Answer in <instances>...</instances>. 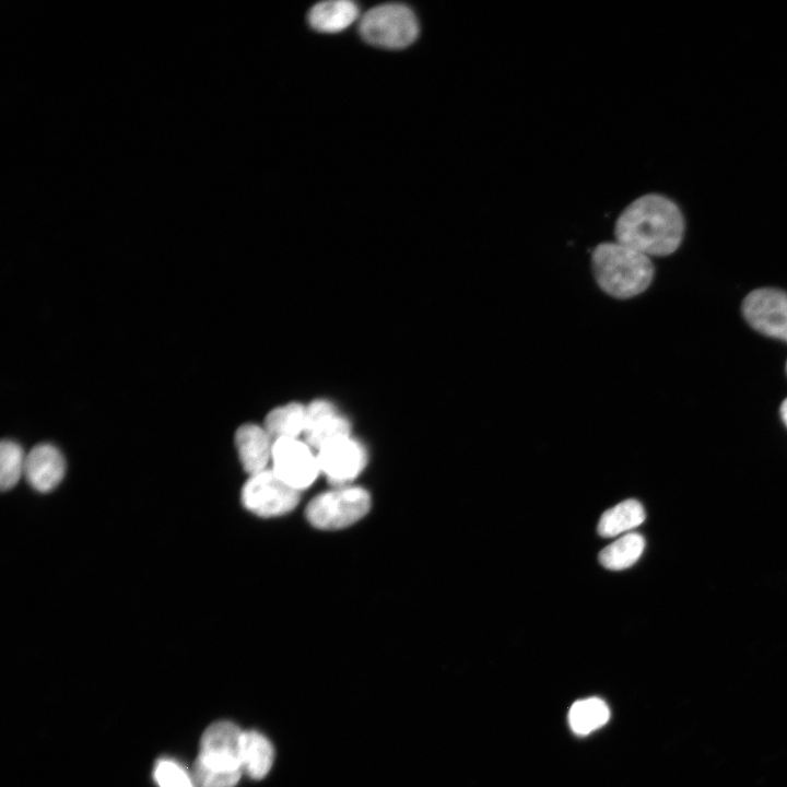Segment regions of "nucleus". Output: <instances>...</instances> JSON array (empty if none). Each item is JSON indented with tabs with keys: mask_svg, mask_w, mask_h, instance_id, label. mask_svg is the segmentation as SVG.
I'll return each instance as SVG.
<instances>
[{
	"mask_svg": "<svg viewBox=\"0 0 787 787\" xmlns=\"http://www.w3.org/2000/svg\"><path fill=\"white\" fill-rule=\"evenodd\" d=\"M684 232L678 205L661 195L632 201L614 224L615 240L650 256H667L679 247Z\"/></svg>",
	"mask_w": 787,
	"mask_h": 787,
	"instance_id": "1",
	"label": "nucleus"
},
{
	"mask_svg": "<svg viewBox=\"0 0 787 787\" xmlns=\"http://www.w3.org/2000/svg\"><path fill=\"white\" fill-rule=\"evenodd\" d=\"M591 267L599 287L615 298H631L643 293L654 278L648 256L616 240L597 245Z\"/></svg>",
	"mask_w": 787,
	"mask_h": 787,
	"instance_id": "2",
	"label": "nucleus"
},
{
	"mask_svg": "<svg viewBox=\"0 0 787 787\" xmlns=\"http://www.w3.org/2000/svg\"><path fill=\"white\" fill-rule=\"evenodd\" d=\"M360 34L371 45L401 49L416 39L419 23L407 5L386 3L372 8L362 16Z\"/></svg>",
	"mask_w": 787,
	"mask_h": 787,
	"instance_id": "3",
	"label": "nucleus"
},
{
	"mask_svg": "<svg viewBox=\"0 0 787 787\" xmlns=\"http://www.w3.org/2000/svg\"><path fill=\"white\" fill-rule=\"evenodd\" d=\"M369 507L367 491L359 486H339L314 497L306 507V518L319 529H341L361 519Z\"/></svg>",
	"mask_w": 787,
	"mask_h": 787,
	"instance_id": "4",
	"label": "nucleus"
},
{
	"mask_svg": "<svg viewBox=\"0 0 787 787\" xmlns=\"http://www.w3.org/2000/svg\"><path fill=\"white\" fill-rule=\"evenodd\" d=\"M240 500L246 509L258 516H280L297 505L299 491L282 481L273 470L266 469L249 477Z\"/></svg>",
	"mask_w": 787,
	"mask_h": 787,
	"instance_id": "5",
	"label": "nucleus"
},
{
	"mask_svg": "<svg viewBox=\"0 0 787 787\" xmlns=\"http://www.w3.org/2000/svg\"><path fill=\"white\" fill-rule=\"evenodd\" d=\"M271 460L273 472L297 491L308 488L320 472L317 456L297 438L274 441Z\"/></svg>",
	"mask_w": 787,
	"mask_h": 787,
	"instance_id": "6",
	"label": "nucleus"
},
{
	"mask_svg": "<svg viewBox=\"0 0 787 787\" xmlns=\"http://www.w3.org/2000/svg\"><path fill=\"white\" fill-rule=\"evenodd\" d=\"M745 320L760 333L787 342V293L777 289H757L742 303Z\"/></svg>",
	"mask_w": 787,
	"mask_h": 787,
	"instance_id": "7",
	"label": "nucleus"
},
{
	"mask_svg": "<svg viewBox=\"0 0 787 787\" xmlns=\"http://www.w3.org/2000/svg\"><path fill=\"white\" fill-rule=\"evenodd\" d=\"M243 732L236 724L228 720L211 724L201 736L200 750L195 762L219 771H242L239 750Z\"/></svg>",
	"mask_w": 787,
	"mask_h": 787,
	"instance_id": "8",
	"label": "nucleus"
},
{
	"mask_svg": "<svg viewBox=\"0 0 787 787\" xmlns=\"http://www.w3.org/2000/svg\"><path fill=\"white\" fill-rule=\"evenodd\" d=\"M320 471L334 486H345L364 469L367 455L365 448L351 437L334 442L318 450Z\"/></svg>",
	"mask_w": 787,
	"mask_h": 787,
	"instance_id": "9",
	"label": "nucleus"
},
{
	"mask_svg": "<svg viewBox=\"0 0 787 787\" xmlns=\"http://www.w3.org/2000/svg\"><path fill=\"white\" fill-rule=\"evenodd\" d=\"M349 421L327 400H315L306 407L305 438L317 450L350 437Z\"/></svg>",
	"mask_w": 787,
	"mask_h": 787,
	"instance_id": "10",
	"label": "nucleus"
},
{
	"mask_svg": "<svg viewBox=\"0 0 787 787\" xmlns=\"http://www.w3.org/2000/svg\"><path fill=\"white\" fill-rule=\"evenodd\" d=\"M66 461L51 444H39L25 457L24 477L30 485L42 493L54 490L63 479Z\"/></svg>",
	"mask_w": 787,
	"mask_h": 787,
	"instance_id": "11",
	"label": "nucleus"
},
{
	"mask_svg": "<svg viewBox=\"0 0 787 787\" xmlns=\"http://www.w3.org/2000/svg\"><path fill=\"white\" fill-rule=\"evenodd\" d=\"M265 427L244 424L235 434V445L240 463L250 475L267 469L272 459L273 443Z\"/></svg>",
	"mask_w": 787,
	"mask_h": 787,
	"instance_id": "12",
	"label": "nucleus"
},
{
	"mask_svg": "<svg viewBox=\"0 0 787 787\" xmlns=\"http://www.w3.org/2000/svg\"><path fill=\"white\" fill-rule=\"evenodd\" d=\"M273 759L274 750L266 736L255 730L243 732L239 750L243 773L261 779L270 772Z\"/></svg>",
	"mask_w": 787,
	"mask_h": 787,
	"instance_id": "13",
	"label": "nucleus"
},
{
	"mask_svg": "<svg viewBox=\"0 0 787 787\" xmlns=\"http://www.w3.org/2000/svg\"><path fill=\"white\" fill-rule=\"evenodd\" d=\"M359 16V8L352 1H324L308 12V23L320 33H339L349 27Z\"/></svg>",
	"mask_w": 787,
	"mask_h": 787,
	"instance_id": "14",
	"label": "nucleus"
},
{
	"mask_svg": "<svg viewBox=\"0 0 787 787\" xmlns=\"http://www.w3.org/2000/svg\"><path fill=\"white\" fill-rule=\"evenodd\" d=\"M645 517L644 507L638 501L625 500L601 515L597 530L601 537H615L636 528Z\"/></svg>",
	"mask_w": 787,
	"mask_h": 787,
	"instance_id": "15",
	"label": "nucleus"
},
{
	"mask_svg": "<svg viewBox=\"0 0 787 787\" xmlns=\"http://www.w3.org/2000/svg\"><path fill=\"white\" fill-rule=\"evenodd\" d=\"M306 425V407L289 403L270 411L265 421V428L275 441L280 438H297L304 433Z\"/></svg>",
	"mask_w": 787,
	"mask_h": 787,
	"instance_id": "16",
	"label": "nucleus"
},
{
	"mask_svg": "<svg viewBox=\"0 0 787 787\" xmlns=\"http://www.w3.org/2000/svg\"><path fill=\"white\" fill-rule=\"evenodd\" d=\"M644 549V537L636 532H630L601 550L599 562L608 569H624L637 562Z\"/></svg>",
	"mask_w": 787,
	"mask_h": 787,
	"instance_id": "17",
	"label": "nucleus"
},
{
	"mask_svg": "<svg viewBox=\"0 0 787 787\" xmlns=\"http://www.w3.org/2000/svg\"><path fill=\"white\" fill-rule=\"evenodd\" d=\"M610 717L608 705L598 697L576 701L569 708L568 721L578 735H588L602 727Z\"/></svg>",
	"mask_w": 787,
	"mask_h": 787,
	"instance_id": "18",
	"label": "nucleus"
},
{
	"mask_svg": "<svg viewBox=\"0 0 787 787\" xmlns=\"http://www.w3.org/2000/svg\"><path fill=\"white\" fill-rule=\"evenodd\" d=\"M25 457L22 447L11 439L0 445V486L3 491L12 489L24 475Z\"/></svg>",
	"mask_w": 787,
	"mask_h": 787,
	"instance_id": "19",
	"label": "nucleus"
},
{
	"mask_svg": "<svg viewBox=\"0 0 787 787\" xmlns=\"http://www.w3.org/2000/svg\"><path fill=\"white\" fill-rule=\"evenodd\" d=\"M153 777L158 787H196L186 770L176 761L168 759L156 762Z\"/></svg>",
	"mask_w": 787,
	"mask_h": 787,
	"instance_id": "20",
	"label": "nucleus"
},
{
	"mask_svg": "<svg viewBox=\"0 0 787 787\" xmlns=\"http://www.w3.org/2000/svg\"><path fill=\"white\" fill-rule=\"evenodd\" d=\"M192 779L196 787H234L242 776V771H219L205 767L197 762L192 767Z\"/></svg>",
	"mask_w": 787,
	"mask_h": 787,
	"instance_id": "21",
	"label": "nucleus"
},
{
	"mask_svg": "<svg viewBox=\"0 0 787 787\" xmlns=\"http://www.w3.org/2000/svg\"><path fill=\"white\" fill-rule=\"evenodd\" d=\"M780 416L787 426V399H785L780 406Z\"/></svg>",
	"mask_w": 787,
	"mask_h": 787,
	"instance_id": "22",
	"label": "nucleus"
}]
</instances>
